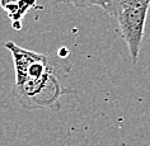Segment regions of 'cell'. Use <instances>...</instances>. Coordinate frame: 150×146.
Segmentation results:
<instances>
[{"label": "cell", "mask_w": 150, "mask_h": 146, "mask_svg": "<svg viewBox=\"0 0 150 146\" xmlns=\"http://www.w3.org/2000/svg\"><path fill=\"white\" fill-rule=\"evenodd\" d=\"M5 48L13 56L16 71V94L27 109L60 107L64 94L74 93L61 84L57 75L59 66L46 55L29 51L13 41L5 42Z\"/></svg>", "instance_id": "obj_1"}, {"label": "cell", "mask_w": 150, "mask_h": 146, "mask_svg": "<svg viewBox=\"0 0 150 146\" xmlns=\"http://www.w3.org/2000/svg\"><path fill=\"white\" fill-rule=\"evenodd\" d=\"M149 8L150 5L127 8L121 10L116 16V19L118 22L120 29L122 33V38L127 43L130 56L134 63L137 62L139 56H140V48L142 37H144Z\"/></svg>", "instance_id": "obj_2"}, {"label": "cell", "mask_w": 150, "mask_h": 146, "mask_svg": "<svg viewBox=\"0 0 150 146\" xmlns=\"http://www.w3.org/2000/svg\"><path fill=\"white\" fill-rule=\"evenodd\" d=\"M37 0H19L13 5H9L4 9L8 13L9 19L12 20V27L14 31L22 29V19L31 9H37Z\"/></svg>", "instance_id": "obj_3"}, {"label": "cell", "mask_w": 150, "mask_h": 146, "mask_svg": "<svg viewBox=\"0 0 150 146\" xmlns=\"http://www.w3.org/2000/svg\"><path fill=\"white\" fill-rule=\"evenodd\" d=\"M56 1L71 4L79 9L98 6V8H102L107 14H110V10H111V0H56Z\"/></svg>", "instance_id": "obj_4"}, {"label": "cell", "mask_w": 150, "mask_h": 146, "mask_svg": "<svg viewBox=\"0 0 150 146\" xmlns=\"http://www.w3.org/2000/svg\"><path fill=\"white\" fill-rule=\"evenodd\" d=\"M142 5H150V0H111L110 16L116 18V16L123 9Z\"/></svg>", "instance_id": "obj_5"}, {"label": "cell", "mask_w": 150, "mask_h": 146, "mask_svg": "<svg viewBox=\"0 0 150 146\" xmlns=\"http://www.w3.org/2000/svg\"><path fill=\"white\" fill-rule=\"evenodd\" d=\"M19 0H0V6H1L3 9H5L6 6H9V5H13V4H16V3H18Z\"/></svg>", "instance_id": "obj_6"}]
</instances>
